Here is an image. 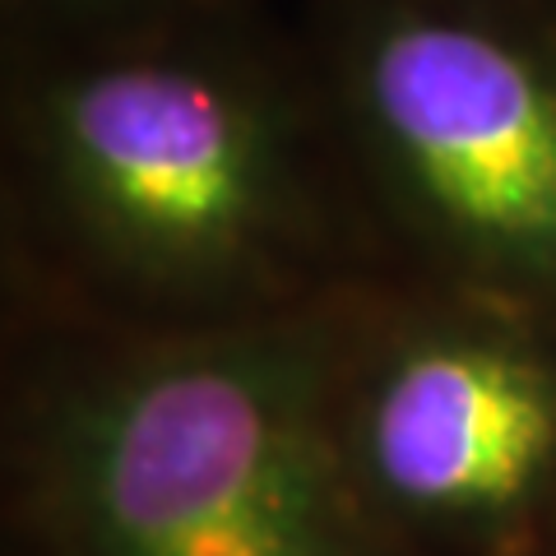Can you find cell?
I'll list each match as a JSON object with an SVG mask.
<instances>
[{
    "mask_svg": "<svg viewBox=\"0 0 556 556\" xmlns=\"http://www.w3.org/2000/svg\"><path fill=\"white\" fill-rule=\"evenodd\" d=\"M70 492L93 556H348V519L298 386L251 357L126 380L84 417Z\"/></svg>",
    "mask_w": 556,
    "mask_h": 556,
    "instance_id": "1",
    "label": "cell"
},
{
    "mask_svg": "<svg viewBox=\"0 0 556 556\" xmlns=\"http://www.w3.org/2000/svg\"><path fill=\"white\" fill-rule=\"evenodd\" d=\"M367 108L464 247L556 274V79L533 56L473 24L408 20L371 47Z\"/></svg>",
    "mask_w": 556,
    "mask_h": 556,
    "instance_id": "2",
    "label": "cell"
},
{
    "mask_svg": "<svg viewBox=\"0 0 556 556\" xmlns=\"http://www.w3.org/2000/svg\"><path fill=\"white\" fill-rule=\"evenodd\" d=\"M56 149L84 204L159 260L237 247L265 200L251 112L181 65H108L65 84Z\"/></svg>",
    "mask_w": 556,
    "mask_h": 556,
    "instance_id": "3",
    "label": "cell"
},
{
    "mask_svg": "<svg viewBox=\"0 0 556 556\" xmlns=\"http://www.w3.org/2000/svg\"><path fill=\"white\" fill-rule=\"evenodd\" d=\"M362 445L394 506L492 525L556 464V371L506 343H422L376 386Z\"/></svg>",
    "mask_w": 556,
    "mask_h": 556,
    "instance_id": "4",
    "label": "cell"
}]
</instances>
